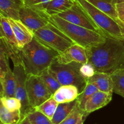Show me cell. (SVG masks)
I'll use <instances>...</instances> for the list:
<instances>
[{
    "instance_id": "cell-1",
    "label": "cell",
    "mask_w": 124,
    "mask_h": 124,
    "mask_svg": "<svg viewBox=\"0 0 124 124\" xmlns=\"http://www.w3.org/2000/svg\"><path fill=\"white\" fill-rule=\"evenodd\" d=\"M88 62L96 71L111 74L124 69V39L107 38L103 44L87 49Z\"/></svg>"
},
{
    "instance_id": "cell-2",
    "label": "cell",
    "mask_w": 124,
    "mask_h": 124,
    "mask_svg": "<svg viewBox=\"0 0 124 124\" xmlns=\"http://www.w3.org/2000/svg\"><path fill=\"white\" fill-rule=\"evenodd\" d=\"M59 54L35 37L19 52L21 62L27 75H39L48 69Z\"/></svg>"
},
{
    "instance_id": "cell-3",
    "label": "cell",
    "mask_w": 124,
    "mask_h": 124,
    "mask_svg": "<svg viewBox=\"0 0 124 124\" xmlns=\"http://www.w3.org/2000/svg\"><path fill=\"white\" fill-rule=\"evenodd\" d=\"M50 22L65 34L75 44L87 48L98 46L107 40V37L100 33L72 24L58 15L51 16Z\"/></svg>"
},
{
    "instance_id": "cell-4",
    "label": "cell",
    "mask_w": 124,
    "mask_h": 124,
    "mask_svg": "<svg viewBox=\"0 0 124 124\" xmlns=\"http://www.w3.org/2000/svg\"><path fill=\"white\" fill-rule=\"evenodd\" d=\"M91 19L107 38L124 39V27L108 15L90 3L87 0H77Z\"/></svg>"
},
{
    "instance_id": "cell-5",
    "label": "cell",
    "mask_w": 124,
    "mask_h": 124,
    "mask_svg": "<svg viewBox=\"0 0 124 124\" xmlns=\"http://www.w3.org/2000/svg\"><path fill=\"white\" fill-rule=\"evenodd\" d=\"M82 64L71 62L67 64H59L55 61L48 68L50 73L55 78L61 85H75L81 93L85 87L87 80L81 75L80 68Z\"/></svg>"
},
{
    "instance_id": "cell-6",
    "label": "cell",
    "mask_w": 124,
    "mask_h": 124,
    "mask_svg": "<svg viewBox=\"0 0 124 124\" xmlns=\"http://www.w3.org/2000/svg\"><path fill=\"white\" fill-rule=\"evenodd\" d=\"M33 33L34 37L39 42L59 54L75 44L69 38L50 22Z\"/></svg>"
},
{
    "instance_id": "cell-7",
    "label": "cell",
    "mask_w": 124,
    "mask_h": 124,
    "mask_svg": "<svg viewBox=\"0 0 124 124\" xmlns=\"http://www.w3.org/2000/svg\"><path fill=\"white\" fill-rule=\"evenodd\" d=\"M26 90L29 104L32 108L38 107L53 95L38 75H27Z\"/></svg>"
},
{
    "instance_id": "cell-8",
    "label": "cell",
    "mask_w": 124,
    "mask_h": 124,
    "mask_svg": "<svg viewBox=\"0 0 124 124\" xmlns=\"http://www.w3.org/2000/svg\"><path fill=\"white\" fill-rule=\"evenodd\" d=\"M57 15L72 24L102 34L98 27L91 19L89 15L87 14L85 10L84 9L83 7L81 6L77 0H76L71 8L62 13H59Z\"/></svg>"
},
{
    "instance_id": "cell-9",
    "label": "cell",
    "mask_w": 124,
    "mask_h": 124,
    "mask_svg": "<svg viewBox=\"0 0 124 124\" xmlns=\"http://www.w3.org/2000/svg\"><path fill=\"white\" fill-rule=\"evenodd\" d=\"M50 17L46 12L33 6H24L19 12V20L33 33L47 25L50 23Z\"/></svg>"
},
{
    "instance_id": "cell-10",
    "label": "cell",
    "mask_w": 124,
    "mask_h": 124,
    "mask_svg": "<svg viewBox=\"0 0 124 124\" xmlns=\"http://www.w3.org/2000/svg\"><path fill=\"white\" fill-rule=\"evenodd\" d=\"M13 72L16 79L15 97L21 102L22 104L21 109L22 119L34 108L30 107L28 100L26 90L27 75L21 63L13 64Z\"/></svg>"
},
{
    "instance_id": "cell-11",
    "label": "cell",
    "mask_w": 124,
    "mask_h": 124,
    "mask_svg": "<svg viewBox=\"0 0 124 124\" xmlns=\"http://www.w3.org/2000/svg\"><path fill=\"white\" fill-rule=\"evenodd\" d=\"M55 61L59 64H62L71 62L85 64L88 62L87 49L81 45L75 44L62 53L59 54Z\"/></svg>"
},
{
    "instance_id": "cell-12",
    "label": "cell",
    "mask_w": 124,
    "mask_h": 124,
    "mask_svg": "<svg viewBox=\"0 0 124 124\" xmlns=\"http://www.w3.org/2000/svg\"><path fill=\"white\" fill-rule=\"evenodd\" d=\"M12 26L18 45L22 49L25 45L31 42L34 38V33L21 21L8 18Z\"/></svg>"
},
{
    "instance_id": "cell-13",
    "label": "cell",
    "mask_w": 124,
    "mask_h": 124,
    "mask_svg": "<svg viewBox=\"0 0 124 124\" xmlns=\"http://www.w3.org/2000/svg\"><path fill=\"white\" fill-rule=\"evenodd\" d=\"M113 93H105L98 90L87 101L85 107V113L88 116L91 113L106 106L112 99Z\"/></svg>"
},
{
    "instance_id": "cell-14",
    "label": "cell",
    "mask_w": 124,
    "mask_h": 124,
    "mask_svg": "<svg viewBox=\"0 0 124 124\" xmlns=\"http://www.w3.org/2000/svg\"><path fill=\"white\" fill-rule=\"evenodd\" d=\"M24 6L23 0H0V14L19 20V12Z\"/></svg>"
},
{
    "instance_id": "cell-15",
    "label": "cell",
    "mask_w": 124,
    "mask_h": 124,
    "mask_svg": "<svg viewBox=\"0 0 124 124\" xmlns=\"http://www.w3.org/2000/svg\"><path fill=\"white\" fill-rule=\"evenodd\" d=\"M87 82L94 84L99 91L105 93H113L114 82L111 74L104 72H96Z\"/></svg>"
},
{
    "instance_id": "cell-16",
    "label": "cell",
    "mask_w": 124,
    "mask_h": 124,
    "mask_svg": "<svg viewBox=\"0 0 124 124\" xmlns=\"http://www.w3.org/2000/svg\"><path fill=\"white\" fill-rule=\"evenodd\" d=\"M1 97H15L16 79L13 71L10 67L0 76Z\"/></svg>"
},
{
    "instance_id": "cell-17",
    "label": "cell",
    "mask_w": 124,
    "mask_h": 124,
    "mask_svg": "<svg viewBox=\"0 0 124 124\" xmlns=\"http://www.w3.org/2000/svg\"><path fill=\"white\" fill-rule=\"evenodd\" d=\"M93 6L96 7L99 10L102 11L116 20L117 23L124 27V24L119 18L118 12L116 7V0H87Z\"/></svg>"
},
{
    "instance_id": "cell-18",
    "label": "cell",
    "mask_w": 124,
    "mask_h": 124,
    "mask_svg": "<svg viewBox=\"0 0 124 124\" xmlns=\"http://www.w3.org/2000/svg\"><path fill=\"white\" fill-rule=\"evenodd\" d=\"M80 93L76 86L72 85H62L52 97L58 104L70 102L77 99Z\"/></svg>"
},
{
    "instance_id": "cell-19",
    "label": "cell",
    "mask_w": 124,
    "mask_h": 124,
    "mask_svg": "<svg viewBox=\"0 0 124 124\" xmlns=\"http://www.w3.org/2000/svg\"><path fill=\"white\" fill-rule=\"evenodd\" d=\"M0 38L4 40L9 46L21 50L8 18L0 14Z\"/></svg>"
},
{
    "instance_id": "cell-20",
    "label": "cell",
    "mask_w": 124,
    "mask_h": 124,
    "mask_svg": "<svg viewBox=\"0 0 124 124\" xmlns=\"http://www.w3.org/2000/svg\"><path fill=\"white\" fill-rule=\"evenodd\" d=\"M77 103V99L70 102L59 104L52 121L53 124H59L66 118L73 111Z\"/></svg>"
},
{
    "instance_id": "cell-21",
    "label": "cell",
    "mask_w": 124,
    "mask_h": 124,
    "mask_svg": "<svg viewBox=\"0 0 124 124\" xmlns=\"http://www.w3.org/2000/svg\"><path fill=\"white\" fill-rule=\"evenodd\" d=\"M75 1L72 0H52L46 12L50 16L57 15L71 8Z\"/></svg>"
},
{
    "instance_id": "cell-22",
    "label": "cell",
    "mask_w": 124,
    "mask_h": 124,
    "mask_svg": "<svg viewBox=\"0 0 124 124\" xmlns=\"http://www.w3.org/2000/svg\"><path fill=\"white\" fill-rule=\"evenodd\" d=\"M21 119V110L10 111L1 103L0 122L1 124H18Z\"/></svg>"
},
{
    "instance_id": "cell-23",
    "label": "cell",
    "mask_w": 124,
    "mask_h": 124,
    "mask_svg": "<svg viewBox=\"0 0 124 124\" xmlns=\"http://www.w3.org/2000/svg\"><path fill=\"white\" fill-rule=\"evenodd\" d=\"M98 90H99V89L94 84L87 82L84 90L81 93H80L79 95L78 96L77 98V101L81 110L84 111V113L85 107V104L87 101L95 92H98Z\"/></svg>"
},
{
    "instance_id": "cell-24",
    "label": "cell",
    "mask_w": 124,
    "mask_h": 124,
    "mask_svg": "<svg viewBox=\"0 0 124 124\" xmlns=\"http://www.w3.org/2000/svg\"><path fill=\"white\" fill-rule=\"evenodd\" d=\"M114 82L113 93L124 98V69H118L111 73Z\"/></svg>"
},
{
    "instance_id": "cell-25",
    "label": "cell",
    "mask_w": 124,
    "mask_h": 124,
    "mask_svg": "<svg viewBox=\"0 0 124 124\" xmlns=\"http://www.w3.org/2000/svg\"><path fill=\"white\" fill-rule=\"evenodd\" d=\"M58 104H59L56 101L55 99L52 96L48 100L45 101L44 102L35 108V109L42 113V114L46 115L47 117L52 120L53 115L55 113Z\"/></svg>"
},
{
    "instance_id": "cell-26",
    "label": "cell",
    "mask_w": 124,
    "mask_h": 124,
    "mask_svg": "<svg viewBox=\"0 0 124 124\" xmlns=\"http://www.w3.org/2000/svg\"><path fill=\"white\" fill-rule=\"evenodd\" d=\"M38 76H39L48 90L51 92L52 94H54L62 86L60 83L57 81L56 79L50 73L48 69L45 70Z\"/></svg>"
},
{
    "instance_id": "cell-27",
    "label": "cell",
    "mask_w": 124,
    "mask_h": 124,
    "mask_svg": "<svg viewBox=\"0 0 124 124\" xmlns=\"http://www.w3.org/2000/svg\"><path fill=\"white\" fill-rule=\"evenodd\" d=\"M26 116L32 124H53L50 119L35 108L30 111Z\"/></svg>"
},
{
    "instance_id": "cell-28",
    "label": "cell",
    "mask_w": 124,
    "mask_h": 124,
    "mask_svg": "<svg viewBox=\"0 0 124 124\" xmlns=\"http://www.w3.org/2000/svg\"><path fill=\"white\" fill-rule=\"evenodd\" d=\"M82 117H87V116L85 115L84 111L81 110L77 101L76 106L74 108L73 111L66 118L64 119L59 124H76Z\"/></svg>"
},
{
    "instance_id": "cell-29",
    "label": "cell",
    "mask_w": 124,
    "mask_h": 124,
    "mask_svg": "<svg viewBox=\"0 0 124 124\" xmlns=\"http://www.w3.org/2000/svg\"><path fill=\"white\" fill-rule=\"evenodd\" d=\"M1 103L10 111L21 110L22 107L21 102L16 97H1Z\"/></svg>"
},
{
    "instance_id": "cell-30",
    "label": "cell",
    "mask_w": 124,
    "mask_h": 124,
    "mask_svg": "<svg viewBox=\"0 0 124 124\" xmlns=\"http://www.w3.org/2000/svg\"><path fill=\"white\" fill-rule=\"evenodd\" d=\"M80 72L81 75L84 76V78L88 79L94 75L96 71L93 65L90 62L85 63V64H82L80 68Z\"/></svg>"
},
{
    "instance_id": "cell-31",
    "label": "cell",
    "mask_w": 124,
    "mask_h": 124,
    "mask_svg": "<svg viewBox=\"0 0 124 124\" xmlns=\"http://www.w3.org/2000/svg\"><path fill=\"white\" fill-rule=\"evenodd\" d=\"M51 1H52V0H36L33 7L46 12V8H47Z\"/></svg>"
},
{
    "instance_id": "cell-32",
    "label": "cell",
    "mask_w": 124,
    "mask_h": 124,
    "mask_svg": "<svg viewBox=\"0 0 124 124\" xmlns=\"http://www.w3.org/2000/svg\"><path fill=\"white\" fill-rule=\"evenodd\" d=\"M119 18L122 23L124 24V2H119L116 4Z\"/></svg>"
},
{
    "instance_id": "cell-33",
    "label": "cell",
    "mask_w": 124,
    "mask_h": 124,
    "mask_svg": "<svg viewBox=\"0 0 124 124\" xmlns=\"http://www.w3.org/2000/svg\"><path fill=\"white\" fill-rule=\"evenodd\" d=\"M25 6H33L35 4L36 0H23Z\"/></svg>"
},
{
    "instance_id": "cell-34",
    "label": "cell",
    "mask_w": 124,
    "mask_h": 124,
    "mask_svg": "<svg viewBox=\"0 0 124 124\" xmlns=\"http://www.w3.org/2000/svg\"><path fill=\"white\" fill-rule=\"evenodd\" d=\"M18 124H32L31 123V122L30 121V120L29 119L27 116H25L24 118L22 119L20 121V122H19Z\"/></svg>"
},
{
    "instance_id": "cell-35",
    "label": "cell",
    "mask_w": 124,
    "mask_h": 124,
    "mask_svg": "<svg viewBox=\"0 0 124 124\" xmlns=\"http://www.w3.org/2000/svg\"><path fill=\"white\" fill-rule=\"evenodd\" d=\"M86 117H82L78 121V122L76 123V124H84V122L85 119Z\"/></svg>"
},
{
    "instance_id": "cell-36",
    "label": "cell",
    "mask_w": 124,
    "mask_h": 124,
    "mask_svg": "<svg viewBox=\"0 0 124 124\" xmlns=\"http://www.w3.org/2000/svg\"><path fill=\"white\" fill-rule=\"evenodd\" d=\"M124 2V0H121V1H119V2H117V3H119V2Z\"/></svg>"
},
{
    "instance_id": "cell-37",
    "label": "cell",
    "mask_w": 124,
    "mask_h": 124,
    "mask_svg": "<svg viewBox=\"0 0 124 124\" xmlns=\"http://www.w3.org/2000/svg\"><path fill=\"white\" fill-rule=\"evenodd\" d=\"M116 2H117H117H118L119 1H121V0H116Z\"/></svg>"
},
{
    "instance_id": "cell-38",
    "label": "cell",
    "mask_w": 124,
    "mask_h": 124,
    "mask_svg": "<svg viewBox=\"0 0 124 124\" xmlns=\"http://www.w3.org/2000/svg\"><path fill=\"white\" fill-rule=\"evenodd\" d=\"M72 1H76V0H72Z\"/></svg>"
}]
</instances>
